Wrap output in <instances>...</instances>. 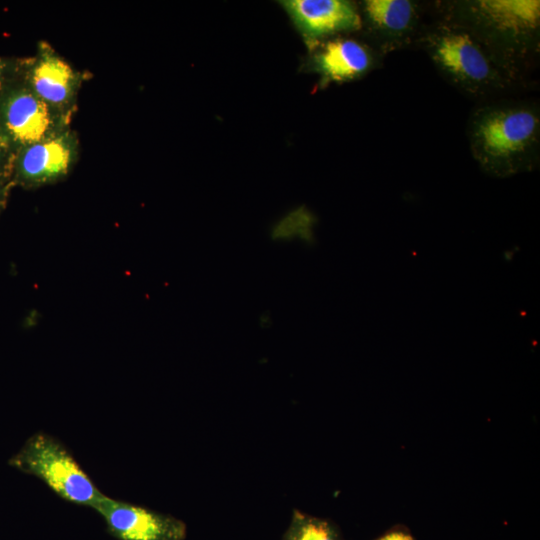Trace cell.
<instances>
[{"instance_id":"6da1fadb","label":"cell","mask_w":540,"mask_h":540,"mask_svg":"<svg viewBox=\"0 0 540 540\" xmlns=\"http://www.w3.org/2000/svg\"><path fill=\"white\" fill-rule=\"evenodd\" d=\"M433 15L468 32L517 86L540 52L539 0H451L432 3Z\"/></svg>"},{"instance_id":"7a4b0ae2","label":"cell","mask_w":540,"mask_h":540,"mask_svg":"<svg viewBox=\"0 0 540 540\" xmlns=\"http://www.w3.org/2000/svg\"><path fill=\"white\" fill-rule=\"evenodd\" d=\"M467 136L471 155L486 174L530 172L540 158L539 105L504 98L480 102L469 116Z\"/></svg>"},{"instance_id":"3957f363","label":"cell","mask_w":540,"mask_h":540,"mask_svg":"<svg viewBox=\"0 0 540 540\" xmlns=\"http://www.w3.org/2000/svg\"><path fill=\"white\" fill-rule=\"evenodd\" d=\"M417 46L453 87L480 102L502 98L517 86L464 29L434 15Z\"/></svg>"},{"instance_id":"277c9868","label":"cell","mask_w":540,"mask_h":540,"mask_svg":"<svg viewBox=\"0 0 540 540\" xmlns=\"http://www.w3.org/2000/svg\"><path fill=\"white\" fill-rule=\"evenodd\" d=\"M8 464L38 478L58 497L76 505L93 509L105 495L66 446L44 432L31 435Z\"/></svg>"},{"instance_id":"5b68a950","label":"cell","mask_w":540,"mask_h":540,"mask_svg":"<svg viewBox=\"0 0 540 540\" xmlns=\"http://www.w3.org/2000/svg\"><path fill=\"white\" fill-rule=\"evenodd\" d=\"M72 117L40 99L21 75L0 92V131L14 155L71 128Z\"/></svg>"},{"instance_id":"8992f818","label":"cell","mask_w":540,"mask_h":540,"mask_svg":"<svg viewBox=\"0 0 540 540\" xmlns=\"http://www.w3.org/2000/svg\"><path fill=\"white\" fill-rule=\"evenodd\" d=\"M429 4L415 0H365L358 10L364 41L382 56L417 45Z\"/></svg>"},{"instance_id":"52a82bcc","label":"cell","mask_w":540,"mask_h":540,"mask_svg":"<svg viewBox=\"0 0 540 540\" xmlns=\"http://www.w3.org/2000/svg\"><path fill=\"white\" fill-rule=\"evenodd\" d=\"M79 152V137L71 128L27 145L14 155L12 183L34 189L62 181L75 167Z\"/></svg>"},{"instance_id":"ba28073f","label":"cell","mask_w":540,"mask_h":540,"mask_svg":"<svg viewBox=\"0 0 540 540\" xmlns=\"http://www.w3.org/2000/svg\"><path fill=\"white\" fill-rule=\"evenodd\" d=\"M90 75L74 68L45 40L37 43L33 56L24 58L21 77L44 102L74 115L83 82Z\"/></svg>"},{"instance_id":"9c48e42d","label":"cell","mask_w":540,"mask_h":540,"mask_svg":"<svg viewBox=\"0 0 540 540\" xmlns=\"http://www.w3.org/2000/svg\"><path fill=\"white\" fill-rule=\"evenodd\" d=\"M93 509L119 540H185L187 536L182 520L107 495Z\"/></svg>"},{"instance_id":"30bf717a","label":"cell","mask_w":540,"mask_h":540,"mask_svg":"<svg viewBox=\"0 0 540 540\" xmlns=\"http://www.w3.org/2000/svg\"><path fill=\"white\" fill-rule=\"evenodd\" d=\"M288 11L311 49L328 38L361 29L358 6L346 0H287Z\"/></svg>"},{"instance_id":"8fae6325","label":"cell","mask_w":540,"mask_h":540,"mask_svg":"<svg viewBox=\"0 0 540 540\" xmlns=\"http://www.w3.org/2000/svg\"><path fill=\"white\" fill-rule=\"evenodd\" d=\"M317 47L312 69L321 76L323 86L361 78L382 66L385 58L364 41L353 38L327 39Z\"/></svg>"},{"instance_id":"7c38bea8","label":"cell","mask_w":540,"mask_h":540,"mask_svg":"<svg viewBox=\"0 0 540 540\" xmlns=\"http://www.w3.org/2000/svg\"><path fill=\"white\" fill-rule=\"evenodd\" d=\"M281 540H344L330 520L293 510L291 521Z\"/></svg>"},{"instance_id":"4fadbf2b","label":"cell","mask_w":540,"mask_h":540,"mask_svg":"<svg viewBox=\"0 0 540 540\" xmlns=\"http://www.w3.org/2000/svg\"><path fill=\"white\" fill-rule=\"evenodd\" d=\"M315 217L304 208L291 212L280 220L271 230L270 237L276 242L298 240L304 245L315 243Z\"/></svg>"},{"instance_id":"5bb4252c","label":"cell","mask_w":540,"mask_h":540,"mask_svg":"<svg viewBox=\"0 0 540 540\" xmlns=\"http://www.w3.org/2000/svg\"><path fill=\"white\" fill-rule=\"evenodd\" d=\"M24 58L0 56V92L22 72Z\"/></svg>"},{"instance_id":"9a60e30c","label":"cell","mask_w":540,"mask_h":540,"mask_svg":"<svg viewBox=\"0 0 540 540\" xmlns=\"http://www.w3.org/2000/svg\"><path fill=\"white\" fill-rule=\"evenodd\" d=\"M13 159L14 153L0 131V179L11 180Z\"/></svg>"},{"instance_id":"2e32d148","label":"cell","mask_w":540,"mask_h":540,"mask_svg":"<svg viewBox=\"0 0 540 540\" xmlns=\"http://www.w3.org/2000/svg\"><path fill=\"white\" fill-rule=\"evenodd\" d=\"M374 540H416L411 532L403 526H395Z\"/></svg>"},{"instance_id":"e0dca14e","label":"cell","mask_w":540,"mask_h":540,"mask_svg":"<svg viewBox=\"0 0 540 540\" xmlns=\"http://www.w3.org/2000/svg\"><path fill=\"white\" fill-rule=\"evenodd\" d=\"M12 187H14V185L11 180L0 179V214L6 207Z\"/></svg>"},{"instance_id":"ac0fdd59","label":"cell","mask_w":540,"mask_h":540,"mask_svg":"<svg viewBox=\"0 0 540 540\" xmlns=\"http://www.w3.org/2000/svg\"><path fill=\"white\" fill-rule=\"evenodd\" d=\"M272 324V317L269 314V312L262 313V315L259 317V325L262 328L270 327Z\"/></svg>"}]
</instances>
